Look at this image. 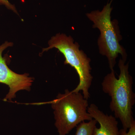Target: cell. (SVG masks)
Segmentation results:
<instances>
[{
	"instance_id": "obj_7",
	"label": "cell",
	"mask_w": 135,
	"mask_h": 135,
	"mask_svg": "<svg viewBox=\"0 0 135 135\" xmlns=\"http://www.w3.org/2000/svg\"><path fill=\"white\" fill-rule=\"evenodd\" d=\"M97 121L93 119L88 122H82L77 126L75 135H93Z\"/></svg>"
},
{
	"instance_id": "obj_3",
	"label": "cell",
	"mask_w": 135,
	"mask_h": 135,
	"mask_svg": "<svg viewBox=\"0 0 135 135\" xmlns=\"http://www.w3.org/2000/svg\"><path fill=\"white\" fill-rule=\"evenodd\" d=\"M112 1L107 3L102 11H94L87 13V17L93 22V27L98 28L100 35L98 40V45L100 54L108 59L111 71L114 70L119 54L122 59L126 61L127 55L125 49L121 46L120 41L122 39L117 20H111V13L113 8Z\"/></svg>"
},
{
	"instance_id": "obj_6",
	"label": "cell",
	"mask_w": 135,
	"mask_h": 135,
	"mask_svg": "<svg viewBox=\"0 0 135 135\" xmlns=\"http://www.w3.org/2000/svg\"><path fill=\"white\" fill-rule=\"evenodd\" d=\"M88 112L100 126L99 128H95L93 135H120L118 122L115 117L105 114L94 104L89 106Z\"/></svg>"
},
{
	"instance_id": "obj_1",
	"label": "cell",
	"mask_w": 135,
	"mask_h": 135,
	"mask_svg": "<svg viewBox=\"0 0 135 135\" xmlns=\"http://www.w3.org/2000/svg\"><path fill=\"white\" fill-rule=\"evenodd\" d=\"M120 59L118 63V79L112 70L104 77L101 83L102 90L110 97V109L115 118L120 120L123 129L128 131L134 120L132 109L135 103L133 91V79L129 72V63Z\"/></svg>"
},
{
	"instance_id": "obj_4",
	"label": "cell",
	"mask_w": 135,
	"mask_h": 135,
	"mask_svg": "<svg viewBox=\"0 0 135 135\" xmlns=\"http://www.w3.org/2000/svg\"><path fill=\"white\" fill-rule=\"evenodd\" d=\"M49 47L42 49V53L51 49H57L65 58L64 64L74 68L79 75V82L72 91L79 92L82 91L84 98H90L89 90L92 84L93 77L90 65V59L82 50L77 42H74L71 36L65 34L59 33L52 36L48 42Z\"/></svg>"
},
{
	"instance_id": "obj_9",
	"label": "cell",
	"mask_w": 135,
	"mask_h": 135,
	"mask_svg": "<svg viewBox=\"0 0 135 135\" xmlns=\"http://www.w3.org/2000/svg\"><path fill=\"white\" fill-rule=\"evenodd\" d=\"M0 5H3L8 9L12 11L17 14V11L15 5H12L8 0H0Z\"/></svg>"
},
{
	"instance_id": "obj_2",
	"label": "cell",
	"mask_w": 135,
	"mask_h": 135,
	"mask_svg": "<svg viewBox=\"0 0 135 135\" xmlns=\"http://www.w3.org/2000/svg\"><path fill=\"white\" fill-rule=\"evenodd\" d=\"M51 104L54 110L55 125L59 135H67L82 122L93 119L88 112V99L80 92L66 89L64 94L59 93L52 101L31 104Z\"/></svg>"
},
{
	"instance_id": "obj_5",
	"label": "cell",
	"mask_w": 135,
	"mask_h": 135,
	"mask_svg": "<svg viewBox=\"0 0 135 135\" xmlns=\"http://www.w3.org/2000/svg\"><path fill=\"white\" fill-rule=\"evenodd\" d=\"M13 44L6 41L0 46V83L8 85L9 89L3 99L4 101H11L16 97V93L21 90L29 91L33 79L27 74H20L14 72L8 67L6 60L2 56L3 51Z\"/></svg>"
},
{
	"instance_id": "obj_8",
	"label": "cell",
	"mask_w": 135,
	"mask_h": 135,
	"mask_svg": "<svg viewBox=\"0 0 135 135\" xmlns=\"http://www.w3.org/2000/svg\"><path fill=\"white\" fill-rule=\"evenodd\" d=\"M119 133L120 135H135V121L133 122L128 131L122 129L119 130Z\"/></svg>"
}]
</instances>
